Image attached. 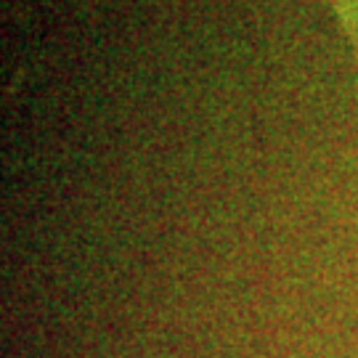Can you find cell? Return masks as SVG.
Returning a JSON list of instances; mask_svg holds the SVG:
<instances>
[{"mask_svg": "<svg viewBox=\"0 0 358 358\" xmlns=\"http://www.w3.org/2000/svg\"><path fill=\"white\" fill-rule=\"evenodd\" d=\"M358 64V0H327Z\"/></svg>", "mask_w": 358, "mask_h": 358, "instance_id": "6da1fadb", "label": "cell"}]
</instances>
